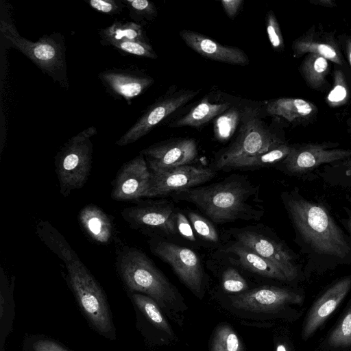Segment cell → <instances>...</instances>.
Wrapping results in <instances>:
<instances>
[{"mask_svg": "<svg viewBox=\"0 0 351 351\" xmlns=\"http://www.w3.org/2000/svg\"><path fill=\"white\" fill-rule=\"evenodd\" d=\"M11 16L10 10L1 7L0 32L7 44L26 56L54 81L67 87L65 47L61 35L53 34L31 41L19 34Z\"/></svg>", "mask_w": 351, "mask_h": 351, "instance_id": "obj_5", "label": "cell"}, {"mask_svg": "<svg viewBox=\"0 0 351 351\" xmlns=\"http://www.w3.org/2000/svg\"><path fill=\"white\" fill-rule=\"evenodd\" d=\"M309 1L314 5H319L321 6L333 8L337 6L335 1L332 0H309Z\"/></svg>", "mask_w": 351, "mask_h": 351, "instance_id": "obj_44", "label": "cell"}, {"mask_svg": "<svg viewBox=\"0 0 351 351\" xmlns=\"http://www.w3.org/2000/svg\"><path fill=\"white\" fill-rule=\"evenodd\" d=\"M267 33L273 49L280 51L284 49V40L278 22L272 11L268 12L266 17Z\"/></svg>", "mask_w": 351, "mask_h": 351, "instance_id": "obj_38", "label": "cell"}, {"mask_svg": "<svg viewBox=\"0 0 351 351\" xmlns=\"http://www.w3.org/2000/svg\"><path fill=\"white\" fill-rule=\"evenodd\" d=\"M348 226L349 230L351 233V217H350V219L348 221Z\"/></svg>", "mask_w": 351, "mask_h": 351, "instance_id": "obj_46", "label": "cell"}, {"mask_svg": "<svg viewBox=\"0 0 351 351\" xmlns=\"http://www.w3.org/2000/svg\"><path fill=\"white\" fill-rule=\"evenodd\" d=\"M230 259L243 268L261 276L280 281H289L287 276L275 265L266 260L250 247L234 241L225 250Z\"/></svg>", "mask_w": 351, "mask_h": 351, "instance_id": "obj_21", "label": "cell"}, {"mask_svg": "<svg viewBox=\"0 0 351 351\" xmlns=\"http://www.w3.org/2000/svg\"><path fill=\"white\" fill-rule=\"evenodd\" d=\"M141 153L152 172L165 171L191 165L197 157V144L193 138H180L151 145Z\"/></svg>", "mask_w": 351, "mask_h": 351, "instance_id": "obj_13", "label": "cell"}, {"mask_svg": "<svg viewBox=\"0 0 351 351\" xmlns=\"http://www.w3.org/2000/svg\"><path fill=\"white\" fill-rule=\"evenodd\" d=\"M83 230L95 243L108 244L114 234L110 217L99 207L88 204L83 207L78 215Z\"/></svg>", "mask_w": 351, "mask_h": 351, "instance_id": "obj_22", "label": "cell"}, {"mask_svg": "<svg viewBox=\"0 0 351 351\" xmlns=\"http://www.w3.org/2000/svg\"><path fill=\"white\" fill-rule=\"evenodd\" d=\"M197 93L198 91H186L154 104L117 141L116 144L124 146L136 142L149 133L171 113L191 100Z\"/></svg>", "mask_w": 351, "mask_h": 351, "instance_id": "obj_16", "label": "cell"}, {"mask_svg": "<svg viewBox=\"0 0 351 351\" xmlns=\"http://www.w3.org/2000/svg\"><path fill=\"white\" fill-rule=\"evenodd\" d=\"M236 309L256 313H275L289 304H301L303 297L289 289L263 286L229 298Z\"/></svg>", "mask_w": 351, "mask_h": 351, "instance_id": "obj_11", "label": "cell"}, {"mask_svg": "<svg viewBox=\"0 0 351 351\" xmlns=\"http://www.w3.org/2000/svg\"><path fill=\"white\" fill-rule=\"evenodd\" d=\"M348 125L349 128L351 129V118H350L348 120Z\"/></svg>", "mask_w": 351, "mask_h": 351, "instance_id": "obj_47", "label": "cell"}, {"mask_svg": "<svg viewBox=\"0 0 351 351\" xmlns=\"http://www.w3.org/2000/svg\"><path fill=\"white\" fill-rule=\"evenodd\" d=\"M335 145L308 143L292 145L290 153L282 160V165L290 173H302L322 164L351 157V149L333 148Z\"/></svg>", "mask_w": 351, "mask_h": 351, "instance_id": "obj_15", "label": "cell"}, {"mask_svg": "<svg viewBox=\"0 0 351 351\" xmlns=\"http://www.w3.org/2000/svg\"><path fill=\"white\" fill-rule=\"evenodd\" d=\"M221 5L226 14L231 19H233L240 8L242 0H223Z\"/></svg>", "mask_w": 351, "mask_h": 351, "instance_id": "obj_42", "label": "cell"}, {"mask_svg": "<svg viewBox=\"0 0 351 351\" xmlns=\"http://www.w3.org/2000/svg\"><path fill=\"white\" fill-rule=\"evenodd\" d=\"M149 245L152 252L168 263L183 284L193 294L202 298L204 275L201 259L192 250L154 237Z\"/></svg>", "mask_w": 351, "mask_h": 351, "instance_id": "obj_8", "label": "cell"}, {"mask_svg": "<svg viewBox=\"0 0 351 351\" xmlns=\"http://www.w3.org/2000/svg\"><path fill=\"white\" fill-rule=\"evenodd\" d=\"M328 344L334 348L351 346V306L328 338Z\"/></svg>", "mask_w": 351, "mask_h": 351, "instance_id": "obj_32", "label": "cell"}, {"mask_svg": "<svg viewBox=\"0 0 351 351\" xmlns=\"http://www.w3.org/2000/svg\"><path fill=\"white\" fill-rule=\"evenodd\" d=\"M13 287L9 285L3 269H1V289H0V319H1V340L6 337L8 331L12 328V320L14 319V301H13Z\"/></svg>", "mask_w": 351, "mask_h": 351, "instance_id": "obj_29", "label": "cell"}, {"mask_svg": "<svg viewBox=\"0 0 351 351\" xmlns=\"http://www.w3.org/2000/svg\"><path fill=\"white\" fill-rule=\"evenodd\" d=\"M348 87L341 71H337L334 77V86L327 95L326 100L331 106L341 104L348 97Z\"/></svg>", "mask_w": 351, "mask_h": 351, "instance_id": "obj_37", "label": "cell"}, {"mask_svg": "<svg viewBox=\"0 0 351 351\" xmlns=\"http://www.w3.org/2000/svg\"><path fill=\"white\" fill-rule=\"evenodd\" d=\"M290 218L304 239L317 252L343 258L350 247L326 210L302 198L286 202Z\"/></svg>", "mask_w": 351, "mask_h": 351, "instance_id": "obj_4", "label": "cell"}, {"mask_svg": "<svg viewBox=\"0 0 351 351\" xmlns=\"http://www.w3.org/2000/svg\"><path fill=\"white\" fill-rule=\"evenodd\" d=\"M96 133L94 126L85 129L70 138L56 155V171L64 196L82 188L87 181L92 163L90 138Z\"/></svg>", "mask_w": 351, "mask_h": 351, "instance_id": "obj_6", "label": "cell"}, {"mask_svg": "<svg viewBox=\"0 0 351 351\" xmlns=\"http://www.w3.org/2000/svg\"><path fill=\"white\" fill-rule=\"evenodd\" d=\"M235 241L250 247L260 256L278 267L289 281L297 276L293 257L287 248L272 237L263 226H247L230 232Z\"/></svg>", "mask_w": 351, "mask_h": 351, "instance_id": "obj_10", "label": "cell"}, {"mask_svg": "<svg viewBox=\"0 0 351 351\" xmlns=\"http://www.w3.org/2000/svg\"><path fill=\"white\" fill-rule=\"evenodd\" d=\"M241 117L239 109L229 108L219 115L214 121L215 137L220 141L228 140L234 134Z\"/></svg>", "mask_w": 351, "mask_h": 351, "instance_id": "obj_31", "label": "cell"}, {"mask_svg": "<svg viewBox=\"0 0 351 351\" xmlns=\"http://www.w3.org/2000/svg\"><path fill=\"white\" fill-rule=\"evenodd\" d=\"M230 103L213 104L204 98L186 114L176 121L174 127L190 126L198 128L230 108Z\"/></svg>", "mask_w": 351, "mask_h": 351, "instance_id": "obj_26", "label": "cell"}, {"mask_svg": "<svg viewBox=\"0 0 351 351\" xmlns=\"http://www.w3.org/2000/svg\"><path fill=\"white\" fill-rule=\"evenodd\" d=\"M151 173V186L147 197L165 196L197 187L210 180L216 175V171L213 169L191 165L162 172Z\"/></svg>", "mask_w": 351, "mask_h": 351, "instance_id": "obj_12", "label": "cell"}, {"mask_svg": "<svg viewBox=\"0 0 351 351\" xmlns=\"http://www.w3.org/2000/svg\"><path fill=\"white\" fill-rule=\"evenodd\" d=\"M210 351H244V348L234 330L227 324H221L214 331Z\"/></svg>", "mask_w": 351, "mask_h": 351, "instance_id": "obj_30", "label": "cell"}, {"mask_svg": "<svg viewBox=\"0 0 351 351\" xmlns=\"http://www.w3.org/2000/svg\"><path fill=\"white\" fill-rule=\"evenodd\" d=\"M180 35L187 46L206 58L232 64L245 65L249 62L247 55L238 47L222 45L191 30H182Z\"/></svg>", "mask_w": 351, "mask_h": 351, "instance_id": "obj_20", "label": "cell"}, {"mask_svg": "<svg viewBox=\"0 0 351 351\" xmlns=\"http://www.w3.org/2000/svg\"><path fill=\"white\" fill-rule=\"evenodd\" d=\"M108 45H110L120 51L136 56L152 59L157 57L153 48L147 43L121 40L112 42Z\"/></svg>", "mask_w": 351, "mask_h": 351, "instance_id": "obj_34", "label": "cell"}, {"mask_svg": "<svg viewBox=\"0 0 351 351\" xmlns=\"http://www.w3.org/2000/svg\"><path fill=\"white\" fill-rule=\"evenodd\" d=\"M152 173L140 153L120 168L113 182L111 197L117 201L138 200L147 197Z\"/></svg>", "mask_w": 351, "mask_h": 351, "instance_id": "obj_14", "label": "cell"}, {"mask_svg": "<svg viewBox=\"0 0 351 351\" xmlns=\"http://www.w3.org/2000/svg\"><path fill=\"white\" fill-rule=\"evenodd\" d=\"M276 351H289L284 343H278L276 348Z\"/></svg>", "mask_w": 351, "mask_h": 351, "instance_id": "obj_45", "label": "cell"}, {"mask_svg": "<svg viewBox=\"0 0 351 351\" xmlns=\"http://www.w3.org/2000/svg\"><path fill=\"white\" fill-rule=\"evenodd\" d=\"M267 112L270 115L282 117L291 123H302L313 120L317 108L313 103L301 98L280 97L267 104Z\"/></svg>", "mask_w": 351, "mask_h": 351, "instance_id": "obj_23", "label": "cell"}, {"mask_svg": "<svg viewBox=\"0 0 351 351\" xmlns=\"http://www.w3.org/2000/svg\"><path fill=\"white\" fill-rule=\"evenodd\" d=\"M291 149L292 145L284 143L269 151L240 159L234 162L229 169L266 167L283 160Z\"/></svg>", "mask_w": 351, "mask_h": 351, "instance_id": "obj_28", "label": "cell"}, {"mask_svg": "<svg viewBox=\"0 0 351 351\" xmlns=\"http://www.w3.org/2000/svg\"><path fill=\"white\" fill-rule=\"evenodd\" d=\"M131 298L136 313H141L152 327L169 337L173 336L162 309L152 298L139 293H132Z\"/></svg>", "mask_w": 351, "mask_h": 351, "instance_id": "obj_25", "label": "cell"}, {"mask_svg": "<svg viewBox=\"0 0 351 351\" xmlns=\"http://www.w3.org/2000/svg\"><path fill=\"white\" fill-rule=\"evenodd\" d=\"M32 348L33 351H69L57 342L46 338L34 341Z\"/></svg>", "mask_w": 351, "mask_h": 351, "instance_id": "obj_41", "label": "cell"}, {"mask_svg": "<svg viewBox=\"0 0 351 351\" xmlns=\"http://www.w3.org/2000/svg\"><path fill=\"white\" fill-rule=\"evenodd\" d=\"M87 3L97 12L108 14H119L125 7L122 0H89Z\"/></svg>", "mask_w": 351, "mask_h": 351, "instance_id": "obj_39", "label": "cell"}, {"mask_svg": "<svg viewBox=\"0 0 351 351\" xmlns=\"http://www.w3.org/2000/svg\"><path fill=\"white\" fill-rule=\"evenodd\" d=\"M348 165L349 166L350 170H351V160L348 161Z\"/></svg>", "mask_w": 351, "mask_h": 351, "instance_id": "obj_48", "label": "cell"}, {"mask_svg": "<svg viewBox=\"0 0 351 351\" xmlns=\"http://www.w3.org/2000/svg\"><path fill=\"white\" fill-rule=\"evenodd\" d=\"M99 78L111 95L129 104L154 82L149 76L128 69L106 70L99 73Z\"/></svg>", "mask_w": 351, "mask_h": 351, "instance_id": "obj_19", "label": "cell"}, {"mask_svg": "<svg viewBox=\"0 0 351 351\" xmlns=\"http://www.w3.org/2000/svg\"><path fill=\"white\" fill-rule=\"evenodd\" d=\"M221 282L228 293L239 294L248 290L246 280L234 268L229 267L223 271Z\"/></svg>", "mask_w": 351, "mask_h": 351, "instance_id": "obj_36", "label": "cell"}, {"mask_svg": "<svg viewBox=\"0 0 351 351\" xmlns=\"http://www.w3.org/2000/svg\"><path fill=\"white\" fill-rule=\"evenodd\" d=\"M292 50L294 58L313 53L338 65L344 63L340 41L335 38L334 33L326 32L322 27H310L293 42Z\"/></svg>", "mask_w": 351, "mask_h": 351, "instance_id": "obj_17", "label": "cell"}, {"mask_svg": "<svg viewBox=\"0 0 351 351\" xmlns=\"http://www.w3.org/2000/svg\"><path fill=\"white\" fill-rule=\"evenodd\" d=\"M351 288V276L345 277L330 288L315 302L303 328L304 338H308L338 307Z\"/></svg>", "mask_w": 351, "mask_h": 351, "instance_id": "obj_18", "label": "cell"}, {"mask_svg": "<svg viewBox=\"0 0 351 351\" xmlns=\"http://www.w3.org/2000/svg\"><path fill=\"white\" fill-rule=\"evenodd\" d=\"M258 189L243 176H231L223 181L173 193L178 200L195 204L217 224L236 220H258L263 213Z\"/></svg>", "mask_w": 351, "mask_h": 351, "instance_id": "obj_2", "label": "cell"}, {"mask_svg": "<svg viewBox=\"0 0 351 351\" xmlns=\"http://www.w3.org/2000/svg\"><path fill=\"white\" fill-rule=\"evenodd\" d=\"M340 45L345 51L346 58L351 67V34L345 35Z\"/></svg>", "mask_w": 351, "mask_h": 351, "instance_id": "obj_43", "label": "cell"}, {"mask_svg": "<svg viewBox=\"0 0 351 351\" xmlns=\"http://www.w3.org/2000/svg\"><path fill=\"white\" fill-rule=\"evenodd\" d=\"M40 240L64 263L76 300L88 322L100 335L114 337V326L104 292L64 237L49 223L36 227Z\"/></svg>", "mask_w": 351, "mask_h": 351, "instance_id": "obj_1", "label": "cell"}, {"mask_svg": "<svg viewBox=\"0 0 351 351\" xmlns=\"http://www.w3.org/2000/svg\"><path fill=\"white\" fill-rule=\"evenodd\" d=\"M234 143L214 162L215 169H229L236 161L273 149L285 143L257 119L246 120Z\"/></svg>", "mask_w": 351, "mask_h": 351, "instance_id": "obj_7", "label": "cell"}, {"mask_svg": "<svg viewBox=\"0 0 351 351\" xmlns=\"http://www.w3.org/2000/svg\"><path fill=\"white\" fill-rule=\"evenodd\" d=\"M176 213L171 202L162 200L139 201L122 210L121 214L134 229L156 236H169L178 232Z\"/></svg>", "mask_w": 351, "mask_h": 351, "instance_id": "obj_9", "label": "cell"}, {"mask_svg": "<svg viewBox=\"0 0 351 351\" xmlns=\"http://www.w3.org/2000/svg\"><path fill=\"white\" fill-rule=\"evenodd\" d=\"M99 35L105 45L121 40L147 43L142 27L135 22L115 21L110 26L99 29Z\"/></svg>", "mask_w": 351, "mask_h": 351, "instance_id": "obj_27", "label": "cell"}, {"mask_svg": "<svg viewBox=\"0 0 351 351\" xmlns=\"http://www.w3.org/2000/svg\"><path fill=\"white\" fill-rule=\"evenodd\" d=\"M129 10L130 17L134 21H140L144 18L151 19L156 13L154 3L147 0H122Z\"/></svg>", "mask_w": 351, "mask_h": 351, "instance_id": "obj_35", "label": "cell"}, {"mask_svg": "<svg viewBox=\"0 0 351 351\" xmlns=\"http://www.w3.org/2000/svg\"><path fill=\"white\" fill-rule=\"evenodd\" d=\"M299 70L311 88L319 91H325L328 88L326 76L329 71V64L328 60L324 57L313 53L306 54Z\"/></svg>", "mask_w": 351, "mask_h": 351, "instance_id": "obj_24", "label": "cell"}, {"mask_svg": "<svg viewBox=\"0 0 351 351\" xmlns=\"http://www.w3.org/2000/svg\"><path fill=\"white\" fill-rule=\"evenodd\" d=\"M116 267L128 291L150 297L171 319L179 322V314L186 309L182 295L143 252L123 247Z\"/></svg>", "mask_w": 351, "mask_h": 351, "instance_id": "obj_3", "label": "cell"}, {"mask_svg": "<svg viewBox=\"0 0 351 351\" xmlns=\"http://www.w3.org/2000/svg\"><path fill=\"white\" fill-rule=\"evenodd\" d=\"M187 215L193 229L200 237L210 243L219 241L218 232L208 219L191 210Z\"/></svg>", "mask_w": 351, "mask_h": 351, "instance_id": "obj_33", "label": "cell"}, {"mask_svg": "<svg viewBox=\"0 0 351 351\" xmlns=\"http://www.w3.org/2000/svg\"><path fill=\"white\" fill-rule=\"evenodd\" d=\"M176 217L177 229L180 234L185 239L195 242V237L193 227L185 215L181 212L177 211Z\"/></svg>", "mask_w": 351, "mask_h": 351, "instance_id": "obj_40", "label": "cell"}]
</instances>
